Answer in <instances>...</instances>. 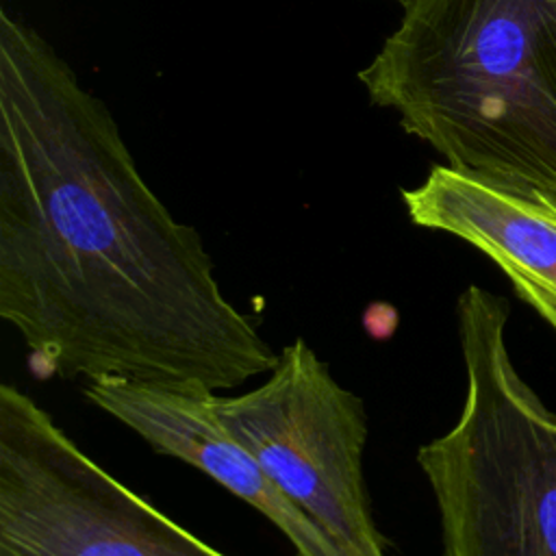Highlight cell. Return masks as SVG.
I'll list each match as a JSON object with an SVG mask.
<instances>
[{
  "mask_svg": "<svg viewBox=\"0 0 556 556\" xmlns=\"http://www.w3.org/2000/svg\"><path fill=\"white\" fill-rule=\"evenodd\" d=\"M0 317L63 378L217 393L278 354L200 235L141 176L106 104L0 11Z\"/></svg>",
  "mask_w": 556,
  "mask_h": 556,
  "instance_id": "cell-1",
  "label": "cell"
},
{
  "mask_svg": "<svg viewBox=\"0 0 556 556\" xmlns=\"http://www.w3.org/2000/svg\"><path fill=\"white\" fill-rule=\"evenodd\" d=\"M358 72L445 165L556 206V0H406Z\"/></svg>",
  "mask_w": 556,
  "mask_h": 556,
  "instance_id": "cell-2",
  "label": "cell"
},
{
  "mask_svg": "<svg viewBox=\"0 0 556 556\" xmlns=\"http://www.w3.org/2000/svg\"><path fill=\"white\" fill-rule=\"evenodd\" d=\"M508 313L478 285L456 302L465 400L456 424L417 450L441 556H556V413L513 363Z\"/></svg>",
  "mask_w": 556,
  "mask_h": 556,
  "instance_id": "cell-3",
  "label": "cell"
},
{
  "mask_svg": "<svg viewBox=\"0 0 556 556\" xmlns=\"http://www.w3.org/2000/svg\"><path fill=\"white\" fill-rule=\"evenodd\" d=\"M0 556H226L85 454L28 393L0 384Z\"/></svg>",
  "mask_w": 556,
  "mask_h": 556,
  "instance_id": "cell-4",
  "label": "cell"
},
{
  "mask_svg": "<svg viewBox=\"0 0 556 556\" xmlns=\"http://www.w3.org/2000/svg\"><path fill=\"white\" fill-rule=\"evenodd\" d=\"M224 430L348 554L389 556L363 473L367 410L295 339L252 391L213 395Z\"/></svg>",
  "mask_w": 556,
  "mask_h": 556,
  "instance_id": "cell-5",
  "label": "cell"
},
{
  "mask_svg": "<svg viewBox=\"0 0 556 556\" xmlns=\"http://www.w3.org/2000/svg\"><path fill=\"white\" fill-rule=\"evenodd\" d=\"M83 393L154 452L200 469L256 508L285 534L295 556H352L224 430L213 408L215 393L128 380H89Z\"/></svg>",
  "mask_w": 556,
  "mask_h": 556,
  "instance_id": "cell-6",
  "label": "cell"
},
{
  "mask_svg": "<svg viewBox=\"0 0 556 556\" xmlns=\"http://www.w3.org/2000/svg\"><path fill=\"white\" fill-rule=\"evenodd\" d=\"M415 226L454 235L486 254L517 295L556 330V206L445 163L402 191Z\"/></svg>",
  "mask_w": 556,
  "mask_h": 556,
  "instance_id": "cell-7",
  "label": "cell"
},
{
  "mask_svg": "<svg viewBox=\"0 0 556 556\" xmlns=\"http://www.w3.org/2000/svg\"><path fill=\"white\" fill-rule=\"evenodd\" d=\"M395 2H400V4H404V2H406V0H395Z\"/></svg>",
  "mask_w": 556,
  "mask_h": 556,
  "instance_id": "cell-8",
  "label": "cell"
}]
</instances>
